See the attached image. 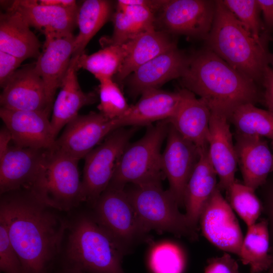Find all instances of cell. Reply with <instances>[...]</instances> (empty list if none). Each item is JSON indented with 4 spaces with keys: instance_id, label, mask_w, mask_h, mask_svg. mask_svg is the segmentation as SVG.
I'll return each instance as SVG.
<instances>
[{
    "instance_id": "1",
    "label": "cell",
    "mask_w": 273,
    "mask_h": 273,
    "mask_svg": "<svg viewBox=\"0 0 273 273\" xmlns=\"http://www.w3.org/2000/svg\"><path fill=\"white\" fill-rule=\"evenodd\" d=\"M0 218L20 259L23 273H48L60 253L69 222L30 191L1 195Z\"/></svg>"
},
{
    "instance_id": "2",
    "label": "cell",
    "mask_w": 273,
    "mask_h": 273,
    "mask_svg": "<svg viewBox=\"0 0 273 273\" xmlns=\"http://www.w3.org/2000/svg\"><path fill=\"white\" fill-rule=\"evenodd\" d=\"M180 79L184 88L198 95L210 109L222 110L229 116L238 106L255 104L260 98L255 81L206 48L190 56Z\"/></svg>"
},
{
    "instance_id": "3",
    "label": "cell",
    "mask_w": 273,
    "mask_h": 273,
    "mask_svg": "<svg viewBox=\"0 0 273 273\" xmlns=\"http://www.w3.org/2000/svg\"><path fill=\"white\" fill-rule=\"evenodd\" d=\"M64 267L86 273H124L128 252L95 218L83 213L69 222Z\"/></svg>"
},
{
    "instance_id": "4",
    "label": "cell",
    "mask_w": 273,
    "mask_h": 273,
    "mask_svg": "<svg viewBox=\"0 0 273 273\" xmlns=\"http://www.w3.org/2000/svg\"><path fill=\"white\" fill-rule=\"evenodd\" d=\"M205 41L206 48L232 67L256 83L261 82L271 64V55L265 43L256 40L222 1H216L213 24Z\"/></svg>"
},
{
    "instance_id": "5",
    "label": "cell",
    "mask_w": 273,
    "mask_h": 273,
    "mask_svg": "<svg viewBox=\"0 0 273 273\" xmlns=\"http://www.w3.org/2000/svg\"><path fill=\"white\" fill-rule=\"evenodd\" d=\"M78 161L56 150H49L41 172L29 191L60 212L77 207L84 202Z\"/></svg>"
},
{
    "instance_id": "6",
    "label": "cell",
    "mask_w": 273,
    "mask_h": 273,
    "mask_svg": "<svg viewBox=\"0 0 273 273\" xmlns=\"http://www.w3.org/2000/svg\"><path fill=\"white\" fill-rule=\"evenodd\" d=\"M133 185L126 192L148 232L154 230L197 239V230L190 225L185 214L180 212L176 201L168 190L163 189L161 181Z\"/></svg>"
},
{
    "instance_id": "7",
    "label": "cell",
    "mask_w": 273,
    "mask_h": 273,
    "mask_svg": "<svg viewBox=\"0 0 273 273\" xmlns=\"http://www.w3.org/2000/svg\"><path fill=\"white\" fill-rule=\"evenodd\" d=\"M168 126L167 120L148 125L141 139L129 144L108 186L124 188L128 183L137 185L161 181L164 175L161 168V148Z\"/></svg>"
},
{
    "instance_id": "8",
    "label": "cell",
    "mask_w": 273,
    "mask_h": 273,
    "mask_svg": "<svg viewBox=\"0 0 273 273\" xmlns=\"http://www.w3.org/2000/svg\"><path fill=\"white\" fill-rule=\"evenodd\" d=\"M92 213L128 252L149 233L140 221L124 188L108 186L92 206Z\"/></svg>"
},
{
    "instance_id": "9",
    "label": "cell",
    "mask_w": 273,
    "mask_h": 273,
    "mask_svg": "<svg viewBox=\"0 0 273 273\" xmlns=\"http://www.w3.org/2000/svg\"><path fill=\"white\" fill-rule=\"evenodd\" d=\"M134 131L118 128L85 156L82 178L84 202L92 206L107 188Z\"/></svg>"
},
{
    "instance_id": "10",
    "label": "cell",
    "mask_w": 273,
    "mask_h": 273,
    "mask_svg": "<svg viewBox=\"0 0 273 273\" xmlns=\"http://www.w3.org/2000/svg\"><path fill=\"white\" fill-rule=\"evenodd\" d=\"M216 1L166 0L159 20L165 32L205 39L213 24Z\"/></svg>"
},
{
    "instance_id": "11",
    "label": "cell",
    "mask_w": 273,
    "mask_h": 273,
    "mask_svg": "<svg viewBox=\"0 0 273 273\" xmlns=\"http://www.w3.org/2000/svg\"><path fill=\"white\" fill-rule=\"evenodd\" d=\"M199 222L203 236L211 243L239 256L243 234L233 209L217 187L205 205Z\"/></svg>"
},
{
    "instance_id": "12",
    "label": "cell",
    "mask_w": 273,
    "mask_h": 273,
    "mask_svg": "<svg viewBox=\"0 0 273 273\" xmlns=\"http://www.w3.org/2000/svg\"><path fill=\"white\" fill-rule=\"evenodd\" d=\"M118 128L116 119H110L100 112L78 115L65 126L54 149L79 160Z\"/></svg>"
},
{
    "instance_id": "13",
    "label": "cell",
    "mask_w": 273,
    "mask_h": 273,
    "mask_svg": "<svg viewBox=\"0 0 273 273\" xmlns=\"http://www.w3.org/2000/svg\"><path fill=\"white\" fill-rule=\"evenodd\" d=\"M161 168L167 178L169 192L179 207L184 206L186 188L200 157V151L169 124Z\"/></svg>"
},
{
    "instance_id": "14",
    "label": "cell",
    "mask_w": 273,
    "mask_h": 273,
    "mask_svg": "<svg viewBox=\"0 0 273 273\" xmlns=\"http://www.w3.org/2000/svg\"><path fill=\"white\" fill-rule=\"evenodd\" d=\"M3 89L0 96L1 108L43 112L50 115L54 103L35 70L34 64L18 69Z\"/></svg>"
},
{
    "instance_id": "15",
    "label": "cell",
    "mask_w": 273,
    "mask_h": 273,
    "mask_svg": "<svg viewBox=\"0 0 273 273\" xmlns=\"http://www.w3.org/2000/svg\"><path fill=\"white\" fill-rule=\"evenodd\" d=\"M49 114L35 111L0 109V117L15 145L37 150L54 149L55 137Z\"/></svg>"
},
{
    "instance_id": "16",
    "label": "cell",
    "mask_w": 273,
    "mask_h": 273,
    "mask_svg": "<svg viewBox=\"0 0 273 273\" xmlns=\"http://www.w3.org/2000/svg\"><path fill=\"white\" fill-rule=\"evenodd\" d=\"M48 151L10 146L0 159L1 195L21 189L30 191L41 172Z\"/></svg>"
},
{
    "instance_id": "17",
    "label": "cell",
    "mask_w": 273,
    "mask_h": 273,
    "mask_svg": "<svg viewBox=\"0 0 273 273\" xmlns=\"http://www.w3.org/2000/svg\"><path fill=\"white\" fill-rule=\"evenodd\" d=\"M210 110L208 155L219 177L218 188L221 191H227L236 181L238 164L230 122L224 111L215 108Z\"/></svg>"
},
{
    "instance_id": "18",
    "label": "cell",
    "mask_w": 273,
    "mask_h": 273,
    "mask_svg": "<svg viewBox=\"0 0 273 273\" xmlns=\"http://www.w3.org/2000/svg\"><path fill=\"white\" fill-rule=\"evenodd\" d=\"M8 9L20 13L30 26L43 33L45 40H48L72 33L78 7L42 5L36 0H17Z\"/></svg>"
},
{
    "instance_id": "19",
    "label": "cell",
    "mask_w": 273,
    "mask_h": 273,
    "mask_svg": "<svg viewBox=\"0 0 273 273\" xmlns=\"http://www.w3.org/2000/svg\"><path fill=\"white\" fill-rule=\"evenodd\" d=\"M190 58L177 47L155 57L128 76L131 92L141 94L149 89L159 88L171 79L181 78L188 67Z\"/></svg>"
},
{
    "instance_id": "20",
    "label": "cell",
    "mask_w": 273,
    "mask_h": 273,
    "mask_svg": "<svg viewBox=\"0 0 273 273\" xmlns=\"http://www.w3.org/2000/svg\"><path fill=\"white\" fill-rule=\"evenodd\" d=\"M173 116L167 120L185 139L201 151L208 147L211 110L207 103L187 89Z\"/></svg>"
},
{
    "instance_id": "21",
    "label": "cell",
    "mask_w": 273,
    "mask_h": 273,
    "mask_svg": "<svg viewBox=\"0 0 273 273\" xmlns=\"http://www.w3.org/2000/svg\"><path fill=\"white\" fill-rule=\"evenodd\" d=\"M235 144L244 184L255 190L273 172V152L264 138L237 133Z\"/></svg>"
},
{
    "instance_id": "22",
    "label": "cell",
    "mask_w": 273,
    "mask_h": 273,
    "mask_svg": "<svg viewBox=\"0 0 273 273\" xmlns=\"http://www.w3.org/2000/svg\"><path fill=\"white\" fill-rule=\"evenodd\" d=\"M140 99L116 119L119 128L150 125L155 121L168 120L174 114L181 100L180 90L171 92L152 88L141 94Z\"/></svg>"
},
{
    "instance_id": "23",
    "label": "cell",
    "mask_w": 273,
    "mask_h": 273,
    "mask_svg": "<svg viewBox=\"0 0 273 273\" xmlns=\"http://www.w3.org/2000/svg\"><path fill=\"white\" fill-rule=\"evenodd\" d=\"M74 38L72 33L45 40L43 50L34 63L35 70L53 103L56 90L60 87L71 63Z\"/></svg>"
},
{
    "instance_id": "24",
    "label": "cell",
    "mask_w": 273,
    "mask_h": 273,
    "mask_svg": "<svg viewBox=\"0 0 273 273\" xmlns=\"http://www.w3.org/2000/svg\"><path fill=\"white\" fill-rule=\"evenodd\" d=\"M77 57H72L60 87V90L54 103L50 120L56 138L62 128L78 115V111L82 107L97 101V95L94 93H85L80 87L76 73Z\"/></svg>"
},
{
    "instance_id": "25",
    "label": "cell",
    "mask_w": 273,
    "mask_h": 273,
    "mask_svg": "<svg viewBox=\"0 0 273 273\" xmlns=\"http://www.w3.org/2000/svg\"><path fill=\"white\" fill-rule=\"evenodd\" d=\"M18 12L8 9L0 15V51L23 61L39 56L40 42Z\"/></svg>"
},
{
    "instance_id": "26",
    "label": "cell",
    "mask_w": 273,
    "mask_h": 273,
    "mask_svg": "<svg viewBox=\"0 0 273 273\" xmlns=\"http://www.w3.org/2000/svg\"><path fill=\"white\" fill-rule=\"evenodd\" d=\"M217 173L210 160L208 147L200 151V157L187 184L184 197L185 215L197 230L201 212L217 187Z\"/></svg>"
},
{
    "instance_id": "27",
    "label": "cell",
    "mask_w": 273,
    "mask_h": 273,
    "mask_svg": "<svg viewBox=\"0 0 273 273\" xmlns=\"http://www.w3.org/2000/svg\"><path fill=\"white\" fill-rule=\"evenodd\" d=\"M126 43V57L115 76L119 82L127 78L137 68L155 57L176 47L167 32L155 28L140 34Z\"/></svg>"
},
{
    "instance_id": "28",
    "label": "cell",
    "mask_w": 273,
    "mask_h": 273,
    "mask_svg": "<svg viewBox=\"0 0 273 273\" xmlns=\"http://www.w3.org/2000/svg\"><path fill=\"white\" fill-rule=\"evenodd\" d=\"M112 20L113 32L108 44L121 45L140 34L155 28L156 19L154 13L147 8L118 1Z\"/></svg>"
},
{
    "instance_id": "29",
    "label": "cell",
    "mask_w": 273,
    "mask_h": 273,
    "mask_svg": "<svg viewBox=\"0 0 273 273\" xmlns=\"http://www.w3.org/2000/svg\"><path fill=\"white\" fill-rule=\"evenodd\" d=\"M112 2L107 0H86L78 7L76 25L79 32L75 36L72 57L79 56L98 31L112 15Z\"/></svg>"
},
{
    "instance_id": "30",
    "label": "cell",
    "mask_w": 273,
    "mask_h": 273,
    "mask_svg": "<svg viewBox=\"0 0 273 273\" xmlns=\"http://www.w3.org/2000/svg\"><path fill=\"white\" fill-rule=\"evenodd\" d=\"M270 237L266 218L248 227L239 257L244 264L250 266L251 273L266 271L270 266Z\"/></svg>"
},
{
    "instance_id": "31",
    "label": "cell",
    "mask_w": 273,
    "mask_h": 273,
    "mask_svg": "<svg viewBox=\"0 0 273 273\" xmlns=\"http://www.w3.org/2000/svg\"><path fill=\"white\" fill-rule=\"evenodd\" d=\"M128 52L127 43L121 45L109 44L93 54L84 53L78 56L76 68L92 73L98 80L113 78L119 71Z\"/></svg>"
},
{
    "instance_id": "32",
    "label": "cell",
    "mask_w": 273,
    "mask_h": 273,
    "mask_svg": "<svg viewBox=\"0 0 273 273\" xmlns=\"http://www.w3.org/2000/svg\"><path fill=\"white\" fill-rule=\"evenodd\" d=\"M237 133L267 138L273 142V113L248 103L240 105L229 116Z\"/></svg>"
},
{
    "instance_id": "33",
    "label": "cell",
    "mask_w": 273,
    "mask_h": 273,
    "mask_svg": "<svg viewBox=\"0 0 273 273\" xmlns=\"http://www.w3.org/2000/svg\"><path fill=\"white\" fill-rule=\"evenodd\" d=\"M253 188L235 181L227 190L230 205L247 227L256 222L262 212L260 199Z\"/></svg>"
},
{
    "instance_id": "34",
    "label": "cell",
    "mask_w": 273,
    "mask_h": 273,
    "mask_svg": "<svg viewBox=\"0 0 273 273\" xmlns=\"http://www.w3.org/2000/svg\"><path fill=\"white\" fill-rule=\"evenodd\" d=\"M186 263L183 250L170 242L155 245L149 257V265L153 273H183Z\"/></svg>"
},
{
    "instance_id": "35",
    "label": "cell",
    "mask_w": 273,
    "mask_h": 273,
    "mask_svg": "<svg viewBox=\"0 0 273 273\" xmlns=\"http://www.w3.org/2000/svg\"><path fill=\"white\" fill-rule=\"evenodd\" d=\"M100 112L110 119H118L127 111L129 105L117 83L113 78L98 79Z\"/></svg>"
},
{
    "instance_id": "36",
    "label": "cell",
    "mask_w": 273,
    "mask_h": 273,
    "mask_svg": "<svg viewBox=\"0 0 273 273\" xmlns=\"http://www.w3.org/2000/svg\"><path fill=\"white\" fill-rule=\"evenodd\" d=\"M224 5L258 41L264 42L263 26L256 0H223Z\"/></svg>"
},
{
    "instance_id": "37",
    "label": "cell",
    "mask_w": 273,
    "mask_h": 273,
    "mask_svg": "<svg viewBox=\"0 0 273 273\" xmlns=\"http://www.w3.org/2000/svg\"><path fill=\"white\" fill-rule=\"evenodd\" d=\"M0 270L4 273H23L17 253L9 238L7 228L0 218Z\"/></svg>"
},
{
    "instance_id": "38",
    "label": "cell",
    "mask_w": 273,
    "mask_h": 273,
    "mask_svg": "<svg viewBox=\"0 0 273 273\" xmlns=\"http://www.w3.org/2000/svg\"><path fill=\"white\" fill-rule=\"evenodd\" d=\"M261 201L262 212L265 215L268 224L270 247L273 246V175L268 176L261 187Z\"/></svg>"
},
{
    "instance_id": "39",
    "label": "cell",
    "mask_w": 273,
    "mask_h": 273,
    "mask_svg": "<svg viewBox=\"0 0 273 273\" xmlns=\"http://www.w3.org/2000/svg\"><path fill=\"white\" fill-rule=\"evenodd\" d=\"M204 273H240L237 261L228 253L209 260Z\"/></svg>"
},
{
    "instance_id": "40",
    "label": "cell",
    "mask_w": 273,
    "mask_h": 273,
    "mask_svg": "<svg viewBox=\"0 0 273 273\" xmlns=\"http://www.w3.org/2000/svg\"><path fill=\"white\" fill-rule=\"evenodd\" d=\"M23 62L21 59L0 51V85L3 88Z\"/></svg>"
},
{
    "instance_id": "41",
    "label": "cell",
    "mask_w": 273,
    "mask_h": 273,
    "mask_svg": "<svg viewBox=\"0 0 273 273\" xmlns=\"http://www.w3.org/2000/svg\"><path fill=\"white\" fill-rule=\"evenodd\" d=\"M263 86V99L268 110L273 113V67L265 70L261 82Z\"/></svg>"
},
{
    "instance_id": "42",
    "label": "cell",
    "mask_w": 273,
    "mask_h": 273,
    "mask_svg": "<svg viewBox=\"0 0 273 273\" xmlns=\"http://www.w3.org/2000/svg\"><path fill=\"white\" fill-rule=\"evenodd\" d=\"M266 26L273 30V0H256Z\"/></svg>"
},
{
    "instance_id": "43",
    "label": "cell",
    "mask_w": 273,
    "mask_h": 273,
    "mask_svg": "<svg viewBox=\"0 0 273 273\" xmlns=\"http://www.w3.org/2000/svg\"><path fill=\"white\" fill-rule=\"evenodd\" d=\"M123 4L140 5L150 9L154 13L160 11L166 0H119Z\"/></svg>"
},
{
    "instance_id": "44",
    "label": "cell",
    "mask_w": 273,
    "mask_h": 273,
    "mask_svg": "<svg viewBox=\"0 0 273 273\" xmlns=\"http://www.w3.org/2000/svg\"><path fill=\"white\" fill-rule=\"evenodd\" d=\"M11 141H12V137L11 133L4 125L0 131V159L4 156L7 151Z\"/></svg>"
},
{
    "instance_id": "45",
    "label": "cell",
    "mask_w": 273,
    "mask_h": 273,
    "mask_svg": "<svg viewBox=\"0 0 273 273\" xmlns=\"http://www.w3.org/2000/svg\"><path fill=\"white\" fill-rule=\"evenodd\" d=\"M38 2L42 5L57 6L67 8L78 7L76 1L74 0H40Z\"/></svg>"
},
{
    "instance_id": "46",
    "label": "cell",
    "mask_w": 273,
    "mask_h": 273,
    "mask_svg": "<svg viewBox=\"0 0 273 273\" xmlns=\"http://www.w3.org/2000/svg\"><path fill=\"white\" fill-rule=\"evenodd\" d=\"M270 254L271 257V261L269 267L266 271V273H273V246L270 248Z\"/></svg>"
},
{
    "instance_id": "47",
    "label": "cell",
    "mask_w": 273,
    "mask_h": 273,
    "mask_svg": "<svg viewBox=\"0 0 273 273\" xmlns=\"http://www.w3.org/2000/svg\"><path fill=\"white\" fill-rule=\"evenodd\" d=\"M60 273H86V272L63 268V270L61 271Z\"/></svg>"
},
{
    "instance_id": "48",
    "label": "cell",
    "mask_w": 273,
    "mask_h": 273,
    "mask_svg": "<svg viewBox=\"0 0 273 273\" xmlns=\"http://www.w3.org/2000/svg\"><path fill=\"white\" fill-rule=\"evenodd\" d=\"M271 64H273V55H271Z\"/></svg>"
},
{
    "instance_id": "49",
    "label": "cell",
    "mask_w": 273,
    "mask_h": 273,
    "mask_svg": "<svg viewBox=\"0 0 273 273\" xmlns=\"http://www.w3.org/2000/svg\"><path fill=\"white\" fill-rule=\"evenodd\" d=\"M271 150H272V152H273V142H271Z\"/></svg>"
}]
</instances>
